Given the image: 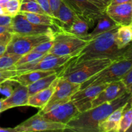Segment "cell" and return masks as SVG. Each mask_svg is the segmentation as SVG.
Wrapping results in <instances>:
<instances>
[{
    "label": "cell",
    "mask_w": 132,
    "mask_h": 132,
    "mask_svg": "<svg viewBox=\"0 0 132 132\" xmlns=\"http://www.w3.org/2000/svg\"><path fill=\"white\" fill-rule=\"evenodd\" d=\"M88 42V40L80 38L67 32L55 31L54 44L48 53L57 56L71 55L73 57Z\"/></svg>",
    "instance_id": "8992f818"
},
{
    "label": "cell",
    "mask_w": 132,
    "mask_h": 132,
    "mask_svg": "<svg viewBox=\"0 0 132 132\" xmlns=\"http://www.w3.org/2000/svg\"><path fill=\"white\" fill-rule=\"evenodd\" d=\"M121 81L126 86L128 92L132 94V68L125 75Z\"/></svg>",
    "instance_id": "836d02e7"
},
{
    "label": "cell",
    "mask_w": 132,
    "mask_h": 132,
    "mask_svg": "<svg viewBox=\"0 0 132 132\" xmlns=\"http://www.w3.org/2000/svg\"><path fill=\"white\" fill-rule=\"evenodd\" d=\"M49 5H50V9L52 12L54 18H56L57 15L58 10H59V7L61 5L62 0H48Z\"/></svg>",
    "instance_id": "d590c367"
},
{
    "label": "cell",
    "mask_w": 132,
    "mask_h": 132,
    "mask_svg": "<svg viewBox=\"0 0 132 132\" xmlns=\"http://www.w3.org/2000/svg\"><path fill=\"white\" fill-rule=\"evenodd\" d=\"M67 129V125L48 119L39 113H36L14 128V132L65 131Z\"/></svg>",
    "instance_id": "9c48e42d"
},
{
    "label": "cell",
    "mask_w": 132,
    "mask_h": 132,
    "mask_svg": "<svg viewBox=\"0 0 132 132\" xmlns=\"http://www.w3.org/2000/svg\"><path fill=\"white\" fill-rule=\"evenodd\" d=\"M130 105H131V106H132V97H131V99H130Z\"/></svg>",
    "instance_id": "c3c4849f"
},
{
    "label": "cell",
    "mask_w": 132,
    "mask_h": 132,
    "mask_svg": "<svg viewBox=\"0 0 132 132\" xmlns=\"http://www.w3.org/2000/svg\"><path fill=\"white\" fill-rule=\"evenodd\" d=\"M12 21V18L9 15H0V26L10 27Z\"/></svg>",
    "instance_id": "74e56055"
},
{
    "label": "cell",
    "mask_w": 132,
    "mask_h": 132,
    "mask_svg": "<svg viewBox=\"0 0 132 132\" xmlns=\"http://www.w3.org/2000/svg\"><path fill=\"white\" fill-rule=\"evenodd\" d=\"M53 44H54V39L50 40V41H45V42H43L40 44V45H37L32 51L43 53V54H47L49 52V50L52 47Z\"/></svg>",
    "instance_id": "d6a6232c"
},
{
    "label": "cell",
    "mask_w": 132,
    "mask_h": 132,
    "mask_svg": "<svg viewBox=\"0 0 132 132\" xmlns=\"http://www.w3.org/2000/svg\"><path fill=\"white\" fill-rule=\"evenodd\" d=\"M72 57L71 55L57 56L47 53L34 61L15 67L17 74L34 70H60L66 63Z\"/></svg>",
    "instance_id": "ba28073f"
},
{
    "label": "cell",
    "mask_w": 132,
    "mask_h": 132,
    "mask_svg": "<svg viewBox=\"0 0 132 132\" xmlns=\"http://www.w3.org/2000/svg\"><path fill=\"white\" fill-rule=\"evenodd\" d=\"M76 18V15L74 12L62 1L55 19V31H67L72 25Z\"/></svg>",
    "instance_id": "e0dca14e"
},
{
    "label": "cell",
    "mask_w": 132,
    "mask_h": 132,
    "mask_svg": "<svg viewBox=\"0 0 132 132\" xmlns=\"http://www.w3.org/2000/svg\"><path fill=\"white\" fill-rule=\"evenodd\" d=\"M116 43L119 49H124L132 43L131 31L129 25L119 26L116 35Z\"/></svg>",
    "instance_id": "d4e9b609"
},
{
    "label": "cell",
    "mask_w": 132,
    "mask_h": 132,
    "mask_svg": "<svg viewBox=\"0 0 132 132\" xmlns=\"http://www.w3.org/2000/svg\"><path fill=\"white\" fill-rule=\"evenodd\" d=\"M54 34L23 35L13 34L5 54L23 55L34 50L37 45L54 39Z\"/></svg>",
    "instance_id": "52a82bcc"
},
{
    "label": "cell",
    "mask_w": 132,
    "mask_h": 132,
    "mask_svg": "<svg viewBox=\"0 0 132 132\" xmlns=\"http://www.w3.org/2000/svg\"><path fill=\"white\" fill-rule=\"evenodd\" d=\"M132 94L125 93L120 97L103 103L88 110L80 112L67 124L66 131L74 132H99V125L110 114L130 101Z\"/></svg>",
    "instance_id": "6da1fadb"
},
{
    "label": "cell",
    "mask_w": 132,
    "mask_h": 132,
    "mask_svg": "<svg viewBox=\"0 0 132 132\" xmlns=\"http://www.w3.org/2000/svg\"><path fill=\"white\" fill-rule=\"evenodd\" d=\"M28 87L19 84L13 90L12 94L9 97L3 99L1 112L19 106H27L28 101Z\"/></svg>",
    "instance_id": "2e32d148"
},
{
    "label": "cell",
    "mask_w": 132,
    "mask_h": 132,
    "mask_svg": "<svg viewBox=\"0 0 132 132\" xmlns=\"http://www.w3.org/2000/svg\"><path fill=\"white\" fill-rule=\"evenodd\" d=\"M36 1H37V3L40 5V6L42 8L43 10L45 12V13L47 15L54 18V15H53L52 12L51 11V9H50L48 0H36Z\"/></svg>",
    "instance_id": "8d00e7d4"
},
{
    "label": "cell",
    "mask_w": 132,
    "mask_h": 132,
    "mask_svg": "<svg viewBox=\"0 0 132 132\" xmlns=\"http://www.w3.org/2000/svg\"><path fill=\"white\" fill-rule=\"evenodd\" d=\"M127 88L121 80L107 84L106 86L98 94L92 103L94 108L103 103L112 101L127 92Z\"/></svg>",
    "instance_id": "4fadbf2b"
},
{
    "label": "cell",
    "mask_w": 132,
    "mask_h": 132,
    "mask_svg": "<svg viewBox=\"0 0 132 132\" xmlns=\"http://www.w3.org/2000/svg\"><path fill=\"white\" fill-rule=\"evenodd\" d=\"M129 27H130V31H131V41H132V22L131 23V24H129Z\"/></svg>",
    "instance_id": "bcb514c9"
},
{
    "label": "cell",
    "mask_w": 132,
    "mask_h": 132,
    "mask_svg": "<svg viewBox=\"0 0 132 132\" xmlns=\"http://www.w3.org/2000/svg\"><path fill=\"white\" fill-rule=\"evenodd\" d=\"M11 81H7L0 84V93L6 97H9L13 92V88L12 86Z\"/></svg>",
    "instance_id": "e575fe53"
},
{
    "label": "cell",
    "mask_w": 132,
    "mask_h": 132,
    "mask_svg": "<svg viewBox=\"0 0 132 132\" xmlns=\"http://www.w3.org/2000/svg\"><path fill=\"white\" fill-rule=\"evenodd\" d=\"M121 59L132 61V43L125 49L121 56Z\"/></svg>",
    "instance_id": "f35d334b"
},
{
    "label": "cell",
    "mask_w": 132,
    "mask_h": 132,
    "mask_svg": "<svg viewBox=\"0 0 132 132\" xmlns=\"http://www.w3.org/2000/svg\"><path fill=\"white\" fill-rule=\"evenodd\" d=\"M117 28L118 27L92 39L67 63L76 64L84 61L101 58H110L113 60L121 59L126 48L119 49L116 45V35Z\"/></svg>",
    "instance_id": "7a4b0ae2"
},
{
    "label": "cell",
    "mask_w": 132,
    "mask_h": 132,
    "mask_svg": "<svg viewBox=\"0 0 132 132\" xmlns=\"http://www.w3.org/2000/svg\"><path fill=\"white\" fill-rule=\"evenodd\" d=\"M97 24L96 27L92 30V32L89 33L86 36L85 39L90 41L92 39L94 38L96 36L104 33L106 32L113 29L115 28L119 27L118 24L116 23L108 14L106 12H104L103 15H101L97 19Z\"/></svg>",
    "instance_id": "44dd1931"
},
{
    "label": "cell",
    "mask_w": 132,
    "mask_h": 132,
    "mask_svg": "<svg viewBox=\"0 0 132 132\" xmlns=\"http://www.w3.org/2000/svg\"><path fill=\"white\" fill-rule=\"evenodd\" d=\"M59 72L50 75V76H46L45 77H43V78L37 80L36 82L32 83L31 85H28L27 86L28 87V95L30 96V95H32L33 94H36V93L38 92L39 91H41V90L50 86V85L59 76Z\"/></svg>",
    "instance_id": "7402d4cb"
},
{
    "label": "cell",
    "mask_w": 132,
    "mask_h": 132,
    "mask_svg": "<svg viewBox=\"0 0 132 132\" xmlns=\"http://www.w3.org/2000/svg\"><path fill=\"white\" fill-rule=\"evenodd\" d=\"M13 33L6 32L0 34V57L4 55L6 52V46L10 42Z\"/></svg>",
    "instance_id": "4dcf8cb0"
},
{
    "label": "cell",
    "mask_w": 132,
    "mask_h": 132,
    "mask_svg": "<svg viewBox=\"0 0 132 132\" xmlns=\"http://www.w3.org/2000/svg\"><path fill=\"white\" fill-rule=\"evenodd\" d=\"M100 1H103V2L104 3L106 4L107 5H108L110 4V1H112V0H100Z\"/></svg>",
    "instance_id": "ee69618b"
},
{
    "label": "cell",
    "mask_w": 132,
    "mask_h": 132,
    "mask_svg": "<svg viewBox=\"0 0 132 132\" xmlns=\"http://www.w3.org/2000/svg\"><path fill=\"white\" fill-rule=\"evenodd\" d=\"M131 68L132 61L122 59L115 61L103 70L81 84L80 85V89H83L88 86L108 84L114 81H120Z\"/></svg>",
    "instance_id": "277c9868"
},
{
    "label": "cell",
    "mask_w": 132,
    "mask_h": 132,
    "mask_svg": "<svg viewBox=\"0 0 132 132\" xmlns=\"http://www.w3.org/2000/svg\"><path fill=\"white\" fill-rule=\"evenodd\" d=\"M45 54H46L37 52H35V51L30 52L27 53V54L21 56V57L19 58V60L18 61V62H17L16 64H15V65L14 66V68H15V67H18V66L21 65V64H27V63H31V62L34 61L35 60L43 56V55H45Z\"/></svg>",
    "instance_id": "f546056e"
},
{
    "label": "cell",
    "mask_w": 132,
    "mask_h": 132,
    "mask_svg": "<svg viewBox=\"0 0 132 132\" xmlns=\"http://www.w3.org/2000/svg\"><path fill=\"white\" fill-rule=\"evenodd\" d=\"M1 113V112H0V113Z\"/></svg>",
    "instance_id": "681fc988"
},
{
    "label": "cell",
    "mask_w": 132,
    "mask_h": 132,
    "mask_svg": "<svg viewBox=\"0 0 132 132\" xmlns=\"http://www.w3.org/2000/svg\"><path fill=\"white\" fill-rule=\"evenodd\" d=\"M10 28L13 34L23 35L54 34L55 32L51 27L31 23L21 13L12 18Z\"/></svg>",
    "instance_id": "30bf717a"
},
{
    "label": "cell",
    "mask_w": 132,
    "mask_h": 132,
    "mask_svg": "<svg viewBox=\"0 0 132 132\" xmlns=\"http://www.w3.org/2000/svg\"><path fill=\"white\" fill-rule=\"evenodd\" d=\"M0 15H5L4 7L1 5H0Z\"/></svg>",
    "instance_id": "7bdbcfd3"
},
{
    "label": "cell",
    "mask_w": 132,
    "mask_h": 132,
    "mask_svg": "<svg viewBox=\"0 0 132 132\" xmlns=\"http://www.w3.org/2000/svg\"><path fill=\"white\" fill-rule=\"evenodd\" d=\"M130 101L128 103L120 121L119 132H127L132 123V106L130 105Z\"/></svg>",
    "instance_id": "484cf974"
},
{
    "label": "cell",
    "mask_w": 132,
    "mask_h": 132,
    "mask_svg": "<svg viewBox=\"0 0 132 132\" xmlns=\"http://www.w3.org/2000/svg\"><path fill=\"white\" fill-rule=\"evenodd\" d=\"M17 75V71L13 69H0V84L9 81Z\"/></svg>",
    "instance_id": "1f68e13d"
},
{
    "label": "cell",
    "mask_w": 132,
    "mask_h": 132,
    "mask_svg": "<svg viewBox=\"0 0 132 132\" xmlns=\"http://www.w3.org/2000/svg\"><path fill=\"white\" fill-rule=\"evenodd\" d=\"M20 12L37 13L46 14L45 12L37 3L36 0H22Z\"/></svg>",
    "instance_id": "4316f807"
},
{
    "label": "cell",
    "mask_w": 132,
    "mask_h": 132,
    "mask_svg": "<svg viewBox=\"0 0 132 132\" xmlns=\"http://www.w3.org/2000/svg\"><path fill=\"white\" fill-rule=\"evenodd\" d=\"M26 17L31 23L39 25H45L52 27L55 29V18L47 14H37V13L20 12Z\"/></svg>",
    "instance_id": "cb8c5ba5"
},
{
    "label": "cell",
    "mask_w": 132,
    "mask_h": 132,
    "mask_svg": "<svg viewBox=\"0 0 132 132\" xmlns=\"http://www.w3.org/2000/svg\"><path fill=\"white\" fill-rule=\"evenodd\" d=\"M22 0H9L4 6L5 15L14 18L20 13Z\"/></svg>",
    "instance_id": "f1b7e54d"
},
{
    "label": "cell",
    "mask_w": 132,
    "mask_h": 132,
    "mask_svg": "<svg viewBox=\"0 0 132 132\" xmlns=\"http://www.w3.org/2000/svg\"><path fill=\"white\" fill-rule=\"evenodd\" d=\"M115 61L117 60L101 58L84 61L76 64L67 63L59 71V76L70 82L81 85Z\"/></svg>",
    "instance_id": "3957f363"
},
{
    "label": "cell",
    "mask_w": 132,
    "mask_h": 132,
    "mask_svg": "<svg viewBox=\"0 0 132 132\" xmlns=\"http://www.w3.org/2000/svg\"><path fill=\"white\" fill-rule=\"evenodd\" d=\"M3 101V98H1V99H0V112H1V113H2V112H1V108H2Z\"/></svg>",
    "instance_id": "f6af8a7d"
},
{
    "label": "cell",
    "mask_w": 132,
    "mask_h": 132,
    "mask_svg": "<svg viewBox=\"0 0 132 132\" xmlns=\"http://www.w3.org/2000/svg\"><path fill=\"white\" fill-rule=\"evenodd\" d=\"M21 55L5 54L0 57V69H14Z\"/></svg>",
    "instance_id": "83f0119b"
},
{
    "label": "cell",
    "mask_w": 132,
    "mask_h": 132,
    "mask_svg": "<svg viewBox=\"0 0 132 132\" xmlns=\"http://www.w3.org/2000/svg\"><path fill=\"white\" fill-rule=\"evenodd\" d=\"M90 28V24L86 21L76 16V19L73 21L72 25L66 32L73 36L85 39L86 37L89 34L88 30Z\"/></svg>",
    "instance_id": "603a6c76"
},
{
    "label": "cell",
    "mask_w": 132,
    "mask_h": 132,
    "mask_svg": "<svg viewBox=\"0 0 132 132\" xmlns=\"http://www.w3.org/2000/svg\"><path fill=\"white\" fill-rule=\"evenodd\" d=\"M106 85L107 84L94 85L80 89L71 97V101L80 112L88 110L92 108L93 101Z\"/></svg>",
    "instance_id": "8fae6325"
},
{
    "label": "cell",
    "mask_w": 132,
    "mask_h": 132,
    "mask_svg": "<svg viewBox=\"0 0 132 132\" xmlns=\"http://www.w3.org/2000/svg\"><path fill=\"white\" fill-rule=\"evenodd\" d=\"M106 14L119 26H128L132 22V1L116 5H108Z\"/></svg>",
    "instance_id": "5bb4252c"
},
{
    "label": "cell",
    "mask_w": 132,
    "mask_h": 132,
    "mask_svg": "<svg viewBox=\"0 0 132 132\" xmlns=\"http://www.w3.org/2000/svg\"><path fill=\"white\" fill-rule=\"evenodd\" d=\"M60 70H52L30 71V72L21 73V74H17L14 77H12L9 81H11L14 82H18V84L28 86V85H31L32 83L36 82L37 80L40 79L43 77L54 74L55 73H57Z\"/></svg>",
    "instance_id": "d6986e66"
},
{
    "label": "cell",
    "mask_w": 132,
    "mask_h": 132,
    "mask_svg": "<svg viewBox=\"0 0 132 132\" xmlns=\"http://www.w3.org/2000/svg\"><path fill=\"white\" fill-rule=\"evenodd\" d=\"M58 79H59V76L50 85V86L29 96L27 106H32L41 109L50 100V97L55 90Z\"/></svg>",
    "instance_id": "ac0fdd59"
},
{
    "label": "cell",
    "mask_w": 132,
    "mask_h": 132,
    "mask_svg": "<svg viewBox=\"0 0 132 132\" xmlns=\"http://www.w3.org/2000/svg\"><path fill=\"white\" fill-rule=\"evenodd\" d=\"M127 132H132V123H131V126H130V128H129Z\"/></svg>",
    "instance_id": "7dc6e473"
},
{
    "label": "cell",
    "mask_w": 132,
    "mask_h": 132,
    "mask_svg": "<svg viewBox=\"0 0 132 132\" xmlns=\"http://www.w3.org/2000/svg\"><path fill=\"white\" fill-rule=\"evenodd\" d=\"M6 32H12V30L10 27H3V26H0V34Z\"/></svg>",
    "instance_id": "60d3db41"
},
{
    "label": "cell",
    "mask_w": 132,
    "mask_h": 132,
    "mask_svg": "<svg viewBox=\"0 0 132 132\" xmlns=\"http://www.w3.org/2000/svg\"><path fill=\"white\" fill-rule=\"evenodd\" d=\"M132 0H112L108 5H120V4L126 3L131 2Z\"/></svg>",
    "instance_id": "ab89813d"
},
{
    "label": "cell",
    "mask_w": 132,
    "mask_h": 132,
    "mask_svg": "<svg viewBox=\"0 0 132 132\" xmlns=\"http://www.w3.org/2000/svg\"><path fill=\"white\" fill-rule=\"evenodd\" d=\"M76 16L86 21L92 27L106 12L108 5L100 0H62Z\"/></svg>",
    "instance_id": "5b68a950"
},
{
    "label": "cell",
    "mask_w": 132,
    "mask_h": 132,
    "mask_svg": "<svg viewBox=\"0 0 132 132\" xmlns=\"http://www.w3.org/2000/svg\"><path fill=\"white\" fill-rule=\"evenodd\" d=\"M0 132H14V128H2L0 127Z\"/></svg>",
    "instance_id": "b9f144b4"
},
{
    "label": "cell",
    "mask_w": 132,
    "mask_h": 132,
    "mask_svg": "<svg viewBox=\"0 0 132 132\" xmlns=\"http://www.w3.org/2000/svg\"><path fill=\"white\" fill-rule=\"evenodd\" d=\"M79 113L73 102L70 100L41 115L54 122L67 125Z\"/></svg>",
    "instance_id": "7c38bea8"
},
{
    "label": "cell",
    "mask_w": 132,
    "mask_h": 132,
    "mask_svg": "<svg viewBox=\"0 0 132 132\" xmlns=\"http://www.w3.org/2000/svg\"><path fill=\"white\" fill-rule=\"evenodd\" d=\"M80 85L79 84L70 82L59 76L55 90L50 100L45 105L50 104L57 101L71 100V97L80 89Z\"/></svg>",
    "instance_id": "9a60e30c"
},
{
    "label": "cell",
    "mask_w": 132,
    "mask_h": 132,
    "mask_svg": "<svg viewBox=\"0 0 132 132\" xmlns=\"http://www.w3.org/2000/svg\"><path fill=\"white\" fill-rule=\"evenodd\" d=\"M127 104L128 103L113 111L107 118L99 124V132H119L121 117Z\"/></svg>",
    "instance_id": "ffe728a7"
}]
</instances>
